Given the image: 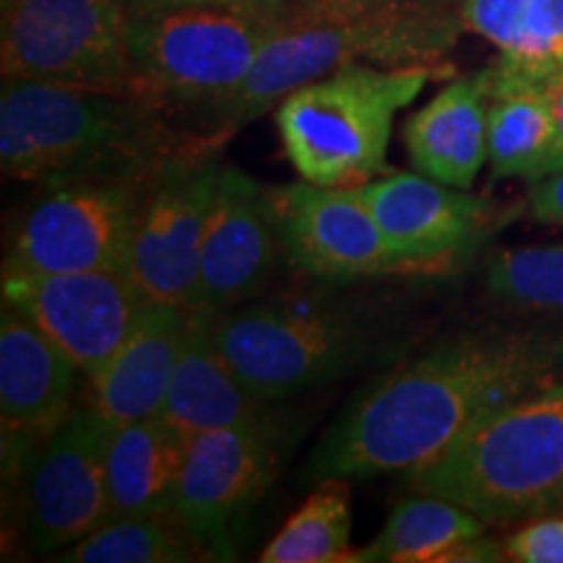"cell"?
Instances as JSON below:
<instances>
[{
	"label": "cell",
	"instance_id": "obj_1",
	"mask_svg": "<svg viewBox=\"0 0 563 563\" xmlns=\"http://www.w3.org/2000/svg\"><path fill=\"white\" fill-rule=\"evenodd\" d=\"M563 378V327L485 329L386 373L321 441V481L412 473L527 394Z\"/></svg>",
	"mask_w": 563,
	"mask_h": 563
},
{
	"label": "cell",
	"instance_id": "obj_2",
	"mask_svg": "<svg viewBox=\"0 0 563 563\" xmlns=\"http://www.w3.org/2000/svg\"><path fill=\"white\" fill-rule=\"evenodd\" d=\"M462 16L439 0H412L363 11L290 9L241 87L203 112L220 133L251 123L292 89L334 70L371 66H433L454 47Z\"/></svg>",
	"mask_w": 563,
	"mask_h": 563
},
{
	"label": "cell",
	"instance_id": "obj_3",
	"mask_svg": "<svg viewBox=\"0 0 563 563\" xmlns=\"http://www.w3.org/2000/svg\"><path fill=\"white\" fill-rule=\"evenodd\" d=\"M180 154L159 104L146 97L3 79L0 165L16 180L51 183L102 170H157Z\"/></svg>",
	"mask_w": 563,
	"mask_h": 563
},
{
	"label": "cell",
	"instance_id": "obj_4",
	"mask_svg": "<svg viewBox=\"0 0 563 563\" xmlns=\"http://www.w3.org/2000/svg\"><path fill=\"white\" fill-rule=\"evenodd\" d=\"M410 488L511 525L563 509V378L462 433L407 473Z\"/></svg>",
	"mask_w": 563,
	"mask_h": 563
},
{
	"label": "cell",
	"instance_id": "obj_5",
	"mask_svg": "<svg viewBox=\"0 0 563 563\" xmlns=\"http://www.w3.org/2000/svg\"><path fill=\"white\" fill-rule=\"evenodd\" d=\"M290 13V0H183L131 9L141 95L201 115L241 87Z\"/></svg>",
	"mask_w": 563,
	"mask_h": 563
},
{
	"label": "cell",
	"instance_id": "obj_6",
	"mask_svg": "<svg viewBox=\"0 0 563 563\" xmlns=\"http://www.w3.org/2000/svg\"><path fill=\"white\" fill-rule=\"evenodd\" d=\"M441 70L355 63L292 89L277 104V131L295 173L327 188H361L378 178L394 115Z\"/></svg>",
	"mask_w": 563,
	"mask_h": 563
},
{
	"label": "cell",
	"instance_id": "obj_7",
	"mask_svg": "<svg viewBox=\"0 0 563 563\" xmlns=\"http://www.w3.org/2000/svg\"><path fill=\"white\" fill-rule=\"evenodd\" d=\"M232 371L253 397L277 402L332 382L365 350V327L327 300H272L211 316Z\"/></svg>",
	"mask_w": 563,
	"mask_h": 563
},
{
	"label": "cell",
	"instance_id": "obj_8",
	"mask_svg": "<svg viewBox=\"0 0 563 563\" xmlns=\"http://www.w3.org/2000/svg\"><path fill=\"white\" fill-rule=\"evenodd\" d=\"M3 79L144 97L125 0H3Z\"/></svg>",
	"mask_w": 563,
	"mask_h": 563
},
{
	"label": "cell",
	"instance_id": "obj_9",
	"mask_svg": "<svg viewBox=\"0 0 563 563\" xmlns=\"http://www.w3.org/2000/svg\"><path fill=\"white\" fill-rule=\"evenodd\" d=\"M162 167L42 183V194L21 214L5 262L37 272L129 269L141 209Z\"/></svg>",
	"mask_w": 563,
	"mask_h": 563
},
{
	"label": "cell",
	"instance_id": "obj_10",
	"mask_svg": "<svg viewBox=\"0 0 563 563\" xmlns=\"http://www.w3.org/2000/svg\"><path fill=\"white\" fill-rule=\"evenodd\" d=\"M110 431L95 407L76 405L16 462L26 532L40 553L76 545L108 519Z\"/></svg>",
	"mask_w": 563,
	"mask_h": 563
},
{
	"label": "cell",
	"instance_id": "obj_11",
	"mask_svg": "<svg viewBox=\"0 0 563 563\" xmlns=\"http://www.w3.org/2000/svg\"><path fill=\"white\" fill-rule=\"evenodd\" d=\"M3 302L51 336L87 378L121 347L146 306L129 269L37 272L9 262Z\"/></svg>",
	"mask_w": 563,
	"mask_h": 563
},
{
	"label": "cell",
	"instance_id": "obj_12",
	"mask_svg": "<svg viewBox=\"0 0 563 563\" xmlns=\"http://www.w3.org/2000/svg\"><path fill=\"white\" fill-rule=\"evenodd\" d=\"M282 431L269 412L188 439L175 511L211 561L232 559V527L277 475Z\"/></svg>",
	"mask_w": 563,
	"mask_h": 563
},
{
	"label": "cell",
	"instance_id": "obj_13",
	"mask_svg": "<svg viewBox=\"0 0 563 563\" xmlns=\"http://www.w3.org/2000/svg\"><path fill=\"white\" fill-rule=\"evenodd\" d=\"M220 173L214 154L194 152L173 157L154 180L129 258V274L146 302L194 308L203 232Z\"/></svg>",
	"mask_w": 563,
	"mask_h": 563
},
{
	"label": "cell",
	"instance_id": "obj_14",
	"mask_svg": "<svg viewBox=\"0 0 563 563\" xmlns=\"http://www.w3.org/2000/svg\"><path fill=\"white\" fill-rule=\"evenodd\" d=\"M274 220L287 262L316 279H361L418 274L378 228L357 188L300 180L272 188Z\"/></svg>",
	"mask_w": 563,
	"mask_h": 563
},
{
	"label": "cell",
	"instance_id": "obj_15",
	"mask_svg": "<svg viewBox=\"0 0 563 563\" xmlns=\"http://www.w3.org/2000/svg\"><path fill=\"white\" fill-rule=\"evenodd\" d=\"M386 241L418 274L449 272L496 222L488 201L418 173H391L357 188Z\"/></svg>",
	"mask_w": 563,
	"mask_h": 563
},
{
	"label": "cell",
	"instance_id": "obj_16",
	"mask_svg": "<svg viewBox=\"0 0 563 563\" xmlns=\"http://www.w3.org/2000/svg\"><path fill=\"white\" fill-rule=\"evenodd\" d=\"M272 188L222 167L201 245L196 311L220 316L253 298L277 266Z\"/></svg>",
	"mask_w": 563,
	"mask_h": 563
},
{
	"label": "cell",
	"instance_id": "obj_17",
	"mask_svg": "<svg viewBox=\"0 0 563 563\" xmlns=\"http://www.w3.org/2000/svg\"><path fill=\"white\" fill-rule=\"evenodd\" d=\"M76 363L30 319L3 302L0 316V422L5 454L19 462L74 412Z\"/></svg>",
	"mask_w": 563,
	"mask_h": 563
},
{
	"label": "cell",
	"instance_id": "obj_18",
	"mask_svg": "<svg viewBox=\"0 0 563 563\" xmlns=\"http://www.w3.org/2000/svg\"><path fill=\"white\" fill-rule=\"evenodd\" d=\"M186 323L188 308L146 302L121 347L87 378V405L110 426L159 415L178 363Z\"/></svg>",
	"mask_w": 563,
	"mask_h": 563
},
{
	"label": "cell",
	"instance_id": "obj_19",
	"mask_svg": "<svg viewBox=\"0 0 563 563\" xmlns=\"http://www.w3.org/2000/svg\"><path fill=\"white\" fill-rule=\"evenodd\" d=\"M490 66L446 84L405 123V144L415 167L446 186H473L488 162Z\"/></svg>",
	"mask_w": 563,
	"mask_h": 563
},
{
	"label": "cell",
	"instance_id": "obj_20",
	"mask_svg": "<svg viewBox=\"0 0 563 563\" xmlns=\"http://www.w3.org/2000/svg\"><path fill=\"white\" fill-rule=\"evenodd\" d=\"M264 405L232 371L217 344L211 316L191 308L170 389L159 410L162 418L180 435L191 439L209 428L258 418L266 412Z\"/></svg>",
	"mask_w": 563,
	"mask_h": 563
},
{
	"label": "cell",
	"instance_id": "obj_21",
	"mask_svg": "<svg viewBox=\"0 0 563 563\" xmlns=\"http://www.w3.org/2000/svg\"><path fill=\"white\" fill-rule=\"evenodd\" d=\"M186 435L162 415L112 426L108 441V519L173 511Z\"/></svg>",
	"mask_w": 563,
	"mask_h": 563
},
{
	"label": "cell",
	"instance_id": "obj_22",
	"mask_svg": "<svg viewBox=\"0 0 563 563\" xmlns=\"http://www.w3.org/2000/svg\"><path fill=\"white\" fill-rule=\"evenodd\" d=\"M555 141V84L511 79L493 70L488 110L490 173L496 178H527L532 183L545 178Z\"/></svg>",
	"mask_w": 563,
	"mask_h": 563
},
{
	"label": "cell",
	"instance_id": "obj_23",
	"mask_svg": "<svg viewBox=\"0 0 563 563\" xmlns=\"http://www.w3.org/2000/svg\"><path fill=\"white\" fill-rule=\"evenodd\" d=\"M485 532V522L441 496L405 498L371 545L357 551L361 563H439L454 545Z\"/></svg>",
	"mask_w": 563,
	"mask_h": 563
},
{
	"label": "cell",
	"instance_id": "obj_24",
	"mask_svg": "<svg viewBox=\"0 0 563 563\" xmlns=\"http://www.w3.org/2000/svg\"><path fill=\"white\" fill-rule=\"evenodd\" d=\"M60 561L76 563H186L211 561L178 511L125 514L110 517L70 545Z\"/></svg>",
	"mask_w": 563,
	"mask_h": 563
},
{
	"label": "cell",
	"instance_id": "obj_25",
	"mask_svg": "<svg viewBox=\"0 0 563 563\" xmlns=\"http://www.w3.org/2000/svg\"><path fill=\"white\" fill-rule=\"evenodd\" d=\"M302 501L264 548V563H342L361 561L350 551V501L347 493L327 481Z\"/></svg>",
	"mask_w": 563,
	"mask_h": 563
},
{
	"label": "cell",
	"instance_id": "obj_26",
	"mask_svg": "<svg viewBox=\"0 0 563 563\" xmlns=\"http://www.w3.org/2000/svg\"><path fill=\"white\" fill-rule=\"evenodd\" d=\"M485 285L514 308L563 313V245L501 251L488 264Z\"/></svg>",
	"mask_w": 563,
	"mask_h": 563
},
{
	"label": "cell",
	"instance_id": "obj_27",
	"mask_svg": "<svg viewBox=\"0 0 563 563\" xmlns=\"http://www.w3.org/2000/svg\"><path fill=\"white\" fill-rule=\"evenodd\" d=\"M498 76L555 84L563 76V0H530L514 51L493 63Z\"/></svg>",
	"mask_w": 563,
	"mask_h": 563
},
{
	"label": "cell",
	"instance_id": "obj_28",
	"mask_svg": "<svg viewBox=\"0 0 563 563\" xmlns=\"http://www.w3.org/2000/svg\"><path fill=\"white\" fill-rule=\"evenodd\" d=\"M530 0H462L460 16L464 30L481 34L490 45L498 47V55L514 51Z\"/></svg>",
	"mask_w": 563,
	"mask_h": 563
},
{
	"label": "cell",
	"instance_id": "obj_29",
	"mask_svg": "<svg viewBox=\"0 0 563 563\" xmlns=\"http://www.w3.org/2000/svg\"><path fill=\"white\" fill-rule=\"evenodd\" d=\"M506 559L517 563H563V514L532 517L504 543Z\"/></svg>",
	"mask_w": 563,
	"mask_h": 563
},
{
	"label": "cell",
	"instance_id": "obj_30",
	"mask_svg": "<svg viewBox=\"0 0 563 563\" xmlns=\"http://www.w3.org/2000/svg\"><path fill=\"white\" fill-rule=\"evenodd\" d=\"M530 214L534 222L563 228V170L534 180L530 191Z\"/></svg>",
	"mask_w": 563,
	"mask_h": 563
},
{
	"label": "cell",
	"instance_id": "obj_31",
	"mask_svg": "<svg viewBox=\"0 0 563 563\" xmlns=\"http://www.w3.org/2000/svg\"><path fill=\"white\" fill-rule=\"evenodd\" d=\"M504 559H506L504 543L477 534V538L464 540V543L454 545L449 553H443L439 563H490V561H504Z\"/></svg>",
	"mask_w": 563,
	"mask_h": 563
},
{
	"label": "cell",
	"instance_id": "obj_32",
	"mask_svg": "<svg viewBox=\"0 0 563 563\" xmlns=\"http://www.w3.org/2000/svg\"><path fill=\"white\" fill-rule=\"evenodd\" d=\"M394 3H412V0H290V9L302 11H363L382 9Z\"/></svg>",
	"mask_w": 563,
	"mask_h": 563
},
{
	"label": "cell",
	"instance_id": "obj_33",
	"mask_svg": "<svg viewBox=\"0 0 563 563\" xmlns=\"http://www.w3.org/2000/svg\"><path fill=\"white\" fill-rule=\"evenodd\" d=\"M555 121H559V141H555V152L548 175L563 170V76L555 81Z\"/></svg>",
	"mask_w": 563,
	"mask_h": 563
},
{
	"label": "cell",
	"instance_id": "obj_34",
	"mask_svg": "<svg viewBox=\"0 0 563 563\" xmlns=\"http://www.w3.org/2000/svg\"><path fill=\"white\" fill-rule=\"evenodd\" d=\"M129 9H146V5H165V3H183V0H125Z\"/></svg>",
	"mask_w": 563,
	"mask_h": 563
},
{
	"label": "cell",
	"instance_id": "obj_35",
	"mask_svg": "<svg viewBox=\"0 0 563 563\" xmlns=\"http://www.w3.org/2000/svg\"><path fill=\"white\" fill-rule=\"evenodd\" d=\"M561 514H563V509H561Z\"/></svg>",
	"mask_w": 563,
	"mask_h": 563
}]
</instances>
